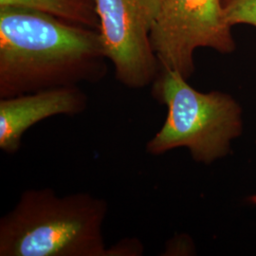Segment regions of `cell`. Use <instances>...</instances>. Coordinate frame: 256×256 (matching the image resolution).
<instances>
[{
	"label": "cell",
	"instance_id": "cell-6",
	"mask_svg": "<svg viewBox=\"0 0 256 256\" xmlns=\"http://www.w3.org/2000/svg\"><path fill=\"white\" fill-rule=\"evenodd\" d=\"M88 104V96L78 86L0 98V149L7 155L16 154L32 126L59 115L77 116Z\"/></svg>",
	"mask_w": 256,
	"mask_h": 256
},
{
	"label": "cell",
	"instance_id": "cell-3",
	"mask_svg": "<svg viewBox=\"0 0 256 256\" xmlns=\"http://www.w3.org/2000/svg\"><path fill=\"white\" fill-rule=\"evenodd\" d=\"M152 94L167 106V117L146 144L149 155L185 147L194 162L210 164L227 155L232 140L242 132L241 108L229 94L198 92L173 70H160Z\"/></svg>",
	"mask_w": 256,
	"mask_h": 256
},
{
	"label": "cell",
	"instance_id": "cell-7",
	"mask_svg": "<svg viewBox=\"0 0 256 256\" xmlns=\"http://www.w3.org/2000/svg\"><path fill=\"white\" fill-rule=\"evenodd\" d=\"M36 10L66 22L98 30L96 0H0V7Z\"/></svg>",
	"mask_w": 256,
	"mask_h": 256
},
{
	"label": "cell",
	"instance_id": "cell-2",
	"mask_svg": "<svg viewBox=\"0 0 256 256\" xmlns=\"http://www.w3.org/2000/svg\"><path fill=\"white\" fill-rule=\"evenodd\" d=\"M108 212L90 192L26 190L0 218V256H106Z\"/></svg>",
	"mask_w": 256,
	"mask_h": 256
},
{
	"label": "cell",
	"instance_id": "cell-1",
	"mask_svg": "<svg viewBox=\"0 0 256 256\" xmlns=\"http://www.w3.org/2000/svg\"><path fill=\"white\" fill-rule=\"evenodd\" d=\"M106 60L98 30L36 10L0 7V98L99 82Z\"/></svg>",
	"mask_w": 256,
	"mask_h": 256
},
{
	"label": "cell",
	"instance_id": "cell-9",
	"mask_svg": "<svg viewBox=\"0 0 256 256\" xmlns=\"http://www.w3.org/2000/svg\"><path fill=\"white\" fill-rule=\"evenodd\" d=\"M144 252V247L140 239L126 238L108 248L106 256H142Z\"/></svg>",
	"mask_w": 256,
	"mask_h": 256
},
{
	"label": "cell",
	"instance_id": "cell-5",
	"mask_svg": "<svg viewBox=\"0 0 256 256\" xmlns=\"http://www.w3.org/2000/svg\"><path fill=\"white\" fill-rule=\"evenodd\" d=\"M164 0H96L98 32L115 77L131 90L155 82L160 64L150 34Z\"/></svg>",
	"mask_w": 256,
	"mask_h": 256
},
{
	"label": "cell",
	"instance_id": "cell-8",
	"mask_svg": "<svg viewBox=\"0 0 256 256\" xmlns=\"http://www.w3.org/2000/svg\"><path fill=\"white\" fill-rule=\"evenodd\" d=\"M222 4L232 27L245 24L256 28V0H222Z\"/></svg>",
	"mask_w": 256,
	"mask_h": 256
},
{
	"label": "cell",
	"instance_id": "cell-4",
	"mask_svg": "<svg viewBox=\"0 0 256 256\" xmlns=\"http://www.w3.org/2000/svg\"><path fill=\"white\" fill-rule=\"evenodd\" d=\"M232 28L222 0H164L150 34L160 70H173L188 80L198 48L223 54L236 50Z\"/></svg>",
	"mask_w": 256,
	"mask_h": 256
}]
</instances>
